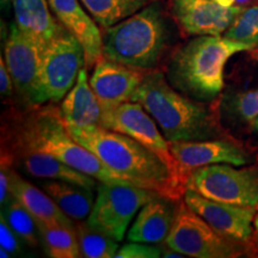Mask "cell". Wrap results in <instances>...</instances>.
<instances>
[{
    "mask_svg": "<svg viewBox=\"0 0 258 258\" xmlns=\"http://www.w3.org/2000/svg\"><path fill=\"white\" fill-rule=\"evenodd\" d=\"M231 110L244 122H253L258 117V88L237 93L230 103Z\"/></svg>",
    "mask_w": 258,
    "mask_h": 258,
    "instance_id": "83f0119b",
    "label": "cell"
},
{
    "mask_svg": "<svg viewBox=\"0 0 258 258\" xmlns=\"http://www.w3.org/2000/svg\"><path fill=\"white\" fill-rule=\"evenodd\" d=\"M252 48L225 36H198L176 51L167 69V80L183 95L207 101L224 89L228 59Z\"/></svg>",
    "mask_w": 258,
    "mask_h": 258,
    "instance_id": "277c9868",
    "label": "cell"
},
{
    "mask_svg": "<svg viewBox=\"0 0 258 258\" xmlns=\"http://www.w3.org/2000/svg\"><path fill=\"white\" fill-rule=\"evenodd\" d=\"M14 148L16 152L36 151L50 154L102 183L133 184L79 144L67 128L61 111L53 106L35 110L22 121Z\"/></svg>",
    "mask_w": 258,
    "mask_h": 258,
    "instance_id": "3957f363",
    "label": "cell"
},
{
    "mask_svg": "<svg viewBox=\"0 0 258 258\" xmlns=\"http://www.w3.org/2000/svg\"><path fill=\"white\" fill-rule=\"evenodd\" d=\"M41 186L72 220L82 221L89 218L95 205L91 188L53 179L42 183Z\"/></svg>",
    "mask_w": 258,
    "mask_h": 258,
    "instance_id": "7402d4cb",
    "label": "cell"
},
{
    "mask_svg": "<svg viewBox=\"0 0 258 258\" xmlns=\"http://www.w3.org/2000/svg\"><path fill=\"white\" fill-rule=\"evenodd\" d=\"M17 158L22 169L31 177L62 180L91 189L97 186L96 178L83 171L74 169L50 154L30 151V152H17Z\"/></svg>",
    "mask_w": 258,
    "mask_h": 258,
    "instance_id": "44dd1931",
    "label": "cell"
},
{
    "mask_svg": "<svg viewBox=\"0 0 258 258\" xmlns=\"http://www.w3.org/2000/svg\"><path fill=\"white\" fill-rule=\"evenodd\" d=\"M60 111L67 127L99 124L102 108L90 85L88 70L85 67L80 70L74 86L63 97Z\"/></svg>",
    "mask_w": 258,
    "mask_h": 258,
    "instance_id": "ffe728a7",
    "label": "cell"
},
{
    "mask_svg": "<svg viewBox=\"0 0 258 258\" xmlns=\"http://www.w3.org/2000/svg\"><path fill=\"white\" fill-rule=\"evenodd\" d=\"M48 3L60 23L83 44L86 69L95 67L103 56V35L95 19L86 14L80 0H48Z\"/></svg>",
    "mask_w": 258,
    "mask_h": 258,
    "instance_id": "2e32d148",
    "label": "cell"
},
{
    "mask_svg": "<svg viewBox=\"0 0 258 258\" xmlns=\"http://www.w3.org/2000/svg\"><path fill=\"white\" fill-rule=\"evenodd\" d=\"M171 40V28L157 0L137 14L104 29L103 55L125 66L151 70L159 62Z\"/></svg>",
    "mask_w": 258,
    "mask_h": 258,
    "instance_id": "5b68a950",
    "label": "cell"
},
{
    "mask_svg": "<svg viewBox=\"0 0 258 258\" xmlns=\"http://www.w3.org/2000/svg\"><path fill=\"white\" fill-rule=\"evenodd\" d=\"M156 120L140 103L129 101L111 110L102 111L99 125L135 139L157 154L172 171L173 175L185 185L176 158L171 152L170 143L158 129Z\"/></svg>",
    "mask_w": 258,
    "mask_h": 258,
    "instance_id": "30bf717a",
    "label": "cell"
},
{
    "mask_svg": "<svg viewBox=\"0 0 258 258\" xmlns=\"http://www.w3.org/2000/svg\"><path fill=\"white\" fill-rule=\"evenodd\" d=\"M0 2H2V8L4 9V8H6V6L10 4V3L12 2V0H0Z\"/></svg>",
    "mask_w": 258,
    "mask_h": 258,
    "instance_id": "e575fe53",
    "label": "cell"
},
{
    "mask_svg": "<svg viewBox=\"0 0 258 258\" xmlns=\"http://www.w3.org/2000/svg\"><path fill=\"white\" fill-rule=\"evenodd\" d=\"M183 200L190 209L222 237L235 243H245L252 237L256 208L214 201L190 188H185Z\"/></svg>",
    "mask_w": 258,
    "mask_h": 258,
    "instance_id": "7c38bea8",
    "label": "cell"
},
{
    "mask_svg": "<svg viewBox=\"0 0 258 258\" xmlns=\"http://www.w3.org/2000/svg\"><path fill=\"white\" fill-rule=\"evenodd\" d=\"M12 8L16 25L41 53L64 28L51 16L48 0H12Z\"/></svg>",
    "mask_w": 258,
    "mask_h": 258,
    "instance_id": "e0dca14e",
    "label": "cell"
},
{
    "mask_svg": "<svg viewBox=\"0 0 258 258\" xmlns=\"http://www.w3.org/2000/svg\"><path fill=\"white\" fill-rule=\"evenodd\" d=\"M41 57L36 44L16 23L12 24L5 43V61L17 92L25 103L34 106L47 102L41 86Z\"/></svg>",
    "mask_w": 258,
    "mask_h": 258,
    "instance_id": "8fae6325",
    "label": "cell"
},
{
    "mask_svg": "<svg viewBox=\"0 0 258 258\" xmlns=\"http://www.w3.org/2000/svg\"><path fill=\"white\" fill-rule=\"evenodd\" d=\"M72 137L112 171L141 188L178 201L185 185L170 167L135 139L99 124L67 127Z\"/></svg>",
    "mask_w": 258,
    "mask_h": 258,
    "instance_id": "6da1fadb",
    "label": "cell"
},
{
    "mask_svg": "<svg viewBox=\"0 0 258 258\" xmlns=\"http://www.w3.org/2000/svg\"><path fill=\"white\" fill-rule=\"evenodd\" d=\"M159 195L135 184L101 182L88 224L93 230L121 241L139 209Z\"/></svg>",
    "mask_w": 258,
    "mask_h": 258,
    "instance_id": "8992f818",
    "label": "cell"
},
{
    "mask_svg": "<svg viewBox=\"0 0 258 258\" xmlns=\"http://www.w3.org/2000/svg\"><path fill=\"white\" fill-rule=\"evenodd\" d=\"M10 191L31 213L35 220L76 230L72 219L61 211L56 202L43 189H38L37 186L22 178L12 169L10 170Z\"/></svg>",
    "mask_w": 258,
    "mask_h": 258,
    "instance_id": "d6986e66",
    "label": "cell"
},
{
    "mask_svg": "<svg viewBox=\"0 0 258 258\" xmlns=\"http://www.w3.org/2000/svg\"><path fill=\"white\" fill-rule=\"evenodd\" d=\"M161 256V251L151 245H144L138 241H132L124 245L116 253V258H158Z\"/></svg>",
    "mask_w": 258,
    "mask_h": 258,
    "instance_id": "f1b7e54d",
    "label": "cell"
},
{
    "mask_svg": "<svg viewBox=\"0 0 258 258\" xmlns=\"http://www.w3.org/2000/svg\"><path fill=\"white\" fill-rule=\"evenodd\" d=\"M82 257L114 258L118 251V241L102 232L91 228L88 221L76 225Z\"/></svg>",
    "mask_w": 258,
    "mask_h": 258,
    "instance_id": "d4e9b609",
    "label": "cell"
},
{
    "mask_svg": "<svg viewBox=\"0 0 258 258\" xmlns=\"http://www.w3.org/2000/svg\"><path fill=\"white\" fill-rule=\"evenodd\" d=\"M85 64V49L66 28L42 51L41 86L47 102H59L69 93Z\"/></svg>",
    "mask_w": 258,
    "mask_h": 258,
    "instance_id": "9c48e42d",
    "label": "cell"
},
{
    "mask_svg": "<svg viewBox=\"0 0 258 258\" xmlns=\"http://www.w3.org/2000/svg\"><path fill=\"white\" fill-rule=\"evenodd\" d=\"M219 4L224 5V6H227V8H230V6H233L234 3L237 2V0H217Z\"/></svg>",
    "mask_w": 258,
    "mask_h": 258,
    "instance_id": "1f68e13d",
    "label": "cell"
},
{
    "mask_svg": "<svg viewBox=\"0 0 258 258\" xmlns=\"http://www.w3.org/2000/svg\"><path fill=\"white\" fill-rule=\"evenodd\" d=\"M14 91V80L8 69L4 57H0V93L2 96L9 97Z\"/></svg>",
    "mask_w": 258,
    "mask_h": 258,
    "instance_id": "4dcf8cb0",
    "label": "cell"
},
{
    "mask_svg": "<svg viewBox=\"0 0 258 258\" xmlns=\"http://www.w3.org/2000/svg\"><path fill=\"white\" fill-rule=\"evenodd\" d=\"M131 101L146 109L169 143L211 140L220 133L211 111L177 91L159 71L145 74Z\"/></svg>",
    "mask_w": 258,
    "mask_h": 258,
    "instance_id": "7a4b0ae2",
    "label": "cell"
},
{
    "mask_svg": "<svg viewBox=\"0 0 258 258\" xmlns=\"http://www.w3.org/2000/svg\"><path fill=\"white\" fill-rule=\"evenodd\" d=\"M5 211L2 212L6 221L16 232V234L21 238L22 241L31 247H36L38 245V228L36 220L32 217L31 213L22 205L14 196L4 206Z\"/></svg>",
    "mask_w": 258,
    "mask_h": 258,
    "instance_id": "484cf974",
    "label": "cell"
},
{
    "mask_svg": "<svg viewBox=\"0 0 258 258\" xmlns=\"http://www.w3.org/2000/svg\"><path fill=\"white\" fill-rule=\"evenodd\" d=\"M225 37L246 44L252 49L258 47V6L241 10L225 31Z\"/></svg>",
    "mask_w": 258,
    "mask_h": 258,
    "instance_id": "4316f807",
    "label": "cell"
},
{
    "mask_svg": "<svg viewBox=\"0 0 258 258\" xmlns=\"http://www.w3.org/2000/svg\"><path fill=\"white\" fill-rule=\"evenodd\" d=\"M170 250L194 258H231L239 256L235 241L219 234L207 222L178 200L175 221L166 238Z\"/></svg>",
    "mask_w": 258,
    "mask_h": 258,
    "instance_id": "ba28073f",
    "label": "cell"
},
{
    "mask_svg": "<svg viewBox=\"0 0 258 258\" xmlns=\"http://www.w3.org/2000/svg\"><path fill=\"white\" fill-rule=\"evenodd\" d=\"M36 225L48 256L53 258L82 257L76 230L37 220Z\"/></svg>",
    "mask_w": 258,
    "mask_h": 258,
    "instance_id": "cb8c5ba5",
    "label": "cell"
},
{
    "mask_svg": "<svg viewBox=\"0 0 258 258\" xmlns=\"http://www.w3.org/2000/svg\"><path fill=\"white\" fill-rule=\"evenodd\" d=\"M9 253H10L9 251H6L4 247L0 246V257H2V258H9L10 257Z\"/></svg>",
    "mask_w": 258,
    "mask_h": 258,
    "instance_id": "d6a6232c",
    "label": "cell"
},
{
    "mask_svg": "<svg viewBox=\"0 0 258 258\" xmlns=\"http://www.w3.org/2000/svg\"><path fill=\"white\" fill-rule=\"evenodd\" d=\"M144 77L145 73H141V70L125 66L103 55L95 64L90 85L98 98L102 111H106L131 101Z\"/></svg>",
    "mask_w": 258,
    "mask_h": 258,
    "instance_id": "5bb4252c",
    "label": "cell"
},
{
    "mask_svg": "<svg viewBox=\"0 0 258 258\" xmlns=\"http://www.w3.org/2000/svg\"><path fill=\"white\" fill-rule=\"evenodd\" d=\"M21 238L16 234V232L12 230L11 226L6 221L4 215L0 217V246L4 247L10 253L15 254L21 251V244H19Z\"/></svg>",
    "mask_w": 258,
    "mask_h": 258,
    "instance_id": "f546056e",
    "label": "cell"
},
{
    "mask_svg": "<svg viewBox=\"0 0 258 258\" xmlns=\"http://www.w3.org/2000/svg\"><path fill=\"white\" fill-rule=\"evenodd\" d=\"M254 231H256V234L258 237V207L256 211V215H254Z\"/></svg>",
    "mask_w": 258,
    "mask_h": 258,
    "instance_id": "836d02e7",
    "label": "cell"
},
{
    "mask_svg": "<svg viewBox=\"0 0 258 258\" xmlns=\"http://www.w3.org/2000/svg\"><path fill=\"white\" fill-rule=\"evenodd\" d=\"M252 127H253L254 131L258 132V117L256 118V120H254V121L252 122Z\"/></svg>",
    "mask_w": 258,
    "mask_h": 258,
    "instance_id": "d590c367",
    "label": "cell"
},
{
    "mask_svg": "<svg viewBox=\"0 0 258 258\" xmlns=\"http://www.w3.org/2000/svg\"><path fill=\"white\" fill-rule=\"evenodd\" d=\"M171 9L179 27L195 36H220L243 10L227 8L217 0H171Z\"/></svg>",
    "mask_w": 258,
    "mask_h": 258,
    "instance_id": "4fadbf2b",
    "label": "cell"
},
{
    "mask_svg": "<svg viewBox=\"0 0 258 258\" xmlns=\"http://www.w3.org/2000/svg\"><path fill=\"white\" fill-rule=\"evenodd\" d=\"M185 188L214 201L258 207V167L235 169L231 164H212L189 172Z\"/></svg>",
    "mask_w": 258,
    "mask_h": 258,
    "instance_id": "52a82bcc",
    "label": "cell"
},
{
    "mask_svg": "<svg viewBox=\"0 0 258 258\" xmlns=\"http://www.w3.org/2000/svg\"><path fill=\"white\" fill-rule=\"evenodd\" d=\"M173 201L175 200L159 195L143 206L128 232V240L146 244L166 241L175 221L177 206Z\"/></svg>",
    "mask_w": 258,
    "mask_h": 258,
    "instance_id": "ac0fdd59",
    "label": "cell"
},
{
    "mask_svg": "<svg viewBox=\"0 0 258 258\" xmlns=\"http://www.w3.org/2000/svg\"><path fill=\"white\" fill-rule=\"evenodd\" d=\"M170 148L178 163L184 182L189 172L198 167L222 163L243 166L251 160L246 151L228 140L176 141L170 143Z\"/></svg>",
    "mask_w": 258,
    "mask_h": 258,
    "instance_id": "9a60e30c",
    "label": "cell"
},
{
    "mask_svg": "<svg viewBox=\"0 0 258 258\" xmlns=\"http://www.w3.org/2000/svg\"><path fill=\"white\" fill-rule=\"evenodd\" d=\"M95 22L103 29L137 14L154 0H80Z\"/></svg>",
    "mask_w": 258,
    "mask_h": 258,
    "instance_id": "603a6c76",
    "label": "cell"
}]
</instances>
